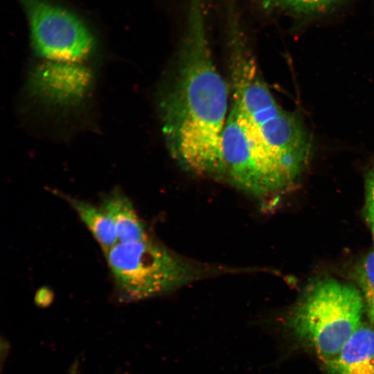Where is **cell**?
Here are the masks:
<instances>
[{
    "mask_svg": "<svg viewBox=\"0 0 374 374\" xmlns=\"http://www.w3.org/2000/svg\"><path fill=\"white\" fill-rule=\"evenodd\" d=\"M188 14L172 80L160 101L162 130L184 168L220 179L229 88L211 51L202 0H190Z\"/></svg>",
    "mask_w": 374,
    "mask_h": 374,
    "instance_id": "6da1fadb",
    "label": "cell"
},
{
    "mask_svg": "<svg viewBox=\"0 0 374 374\" xmlns=\"http://www.w3.org/2000/svg\"><path fill=\"white\" fill-rule=\"evenodd\" d=\"M229 71L231 104L274 151L296 169L305 170L313 152L310 132L299 114L277 103L238 29L229 35Z\"/></svg>",
    "mask_w": 374,
    "mask_h": 374,
    "instance_id": "7a4b0ae2",
    "label": "cell"
},
{
    "mask_svg": "<svg viewBox=\"0 0 374 374\" xmlns=\"http://www.w3.org/2000/svg\"><path fill=\"white\" fill-rule=\"evenodd\" d=\"M105 258L118 294L126 301L162 295L228 271L183 258L150 237L118 242L105 253Z\"/></svg>",
    "mask_w": 374,
    "mask_h": 374,
    "instance_id": "3957f363",
    "label": "cell"
},
{
    "mask_svg": "<svg viewBox=\"0 0 374 374\" xmlns=\"http://www.w3.org/2000/svg\"><path fill=\"white\" fill-rule=\"evenodd\" d=\"M221 152L220 180L260 200L283 193L303 174L274 151L233 104L222 134Z\"/></svg>",
    "mask_w": 374,
    "mask_h": 374,
    "instance_id": "277c9868",
    "label": "cell"
},
{
    "mask_svg": "<svg viewBox=\"0 0 374 374\" xmlns=\"http://www.w3.org/2000/svg\"><path fill=\"white\" fill-rule=\"evenodd\" d=\"M364 299L355 287L332 279L317 282L288 319V326L326 363L360 326Z\"/></svg>",
    "mask_w": 374,
    "mask_h": 374,
    "instance_id": "5b68a950",
    "label": "cell"
},
{
    "mask_svg": "<svg viewBox=\"0 0 374 374\" xmlns=\"http://www.w3.org/2000/svg\"><path fill=\"white\" fill-rule=\"evenodd\" d=\"M28 20L35 52L46 61L80 63L93 48V38L70 11L47 0H19Z\"/></svg>",
    "mask_w": 374,
    "mask_h": 374,
    "instance_id": "8992f818",
    "label": "cell"
},
{
    "mask_svg": "<svg viewBox=\"0 0 374 374\" xmlns=\"http://www.w3.org/2000/svg\"><path fill=\"white\" fill-rule=\"evenodd\" d=\"M90 83L91 73L80 63L46 60L33 70L30 78V87L35 95L58 105L81 99Z\"/></svg>",
    "mask_w": 374,
    "mask_h": 374,
    "instance_id": "52a82bcc",
    "label": "cell"
},
{
    "mask_svg": "<svg viewBox=\"0 0 374 374\" xmlns=\"http://www.w3.org/2000/svg\"><path fill=\"white\" fill-rule=\"evenodd\" d=\"M326 364L328 374H374V330L361 324Z\"/></svg>",
    "mask_w": 374,
    "mask_h": 374,
    "instance_id": "ba28073f",
    "label": "cell"
},
{
    "mask_svg": "<svg viewBox=\"0 0 374 374\" xmlns=\"http://www.w3.org/2000/svg\"><path fill=\"white\" fill-rule=\"evenodd\" d=\"M103 209L111 219L118 242H132L149 238L145 226L131 200L122 191L115 190L106 196Z\"/></svg>",
    "mask_w": 374,
    "mask_h": 374,
    "instance_id": "9c48e42d",
    "label": "cell"
},
{
    "mask_svg": "<svg viewBox=\"0 0 374 374\" xmlns=\"http://www.w3.org/2000/svg\"><path fill=\"white\" fill-rule=\"evenodd\" d=\"M67 199L105 253L118 242L114 226L102 207L79 199Z\"/></svg>",
    "mask_w": 374,
    "mask_h": 374,
    "instance_id": "30bf717a",
    "label": "cell"
},
{
    "mask_svg": "<svg viewBox=\"0 0 374 374\" xmlns=\"http://www.w3.org/2000/svg\"><path fill=\"white\" fill-rule=\"evenodd\" d=\"M357 276L368 314L374 326V251L363 259Z\"/></svg>",
    "mask_w": 374,
    "mask_h": 374,
    "instance_id": "8fae6325",
    "label": "cell"
},
{
    "mask_svg": "<svg viewBox=\"0 0 374 374\" xmlns=\"http://www.w3.org/2000/svg\"><path fill=\"white\" fill-rule=\"evenodd\" d=\"M366 216L374 242V154L365 177Z\"/></svg>",
    "mask_w": 374,
    "mask_h": 374,
    "instance_id": "7c38bea8",
    "label": "cell"
},
{
    "mask_svg": "<svg viewBox=\"0 0 374 374\" xmlns=\"http://www.w3.org/2000/svg\"><path fill=\"white\" fill-rule=\"evenodd\" d=\"M288 8L299 13L321 10L339 0H283Z\"/></svg>",
    "mask_w": 374,
    "mask_h": 374,
    "instance_id": "4fadbf2b",
    "label": "cell"
},
{
    "mask_svg": "<svg viewBox=\"0 0 374 374\" xmlns=\"http://www.w3.org/2000/svg\"><path fill=\"white\" fill-rule=\"evenodd\" d=\"M280 0H262L264 4L266 6H271V5H273L276 3H278L279 2Z\"/></svg>",
    "mask_w": 374,
    "mask_h": 374,
    "instance_id": "5bb4252c",
    "label": "cell"
}]
</instances>
